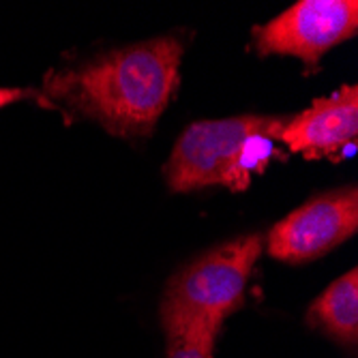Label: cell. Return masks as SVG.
Returning <instances> with one entry per match:
<instances>
[{
	"mask_svg": "<svg viewBox=\"0 0 358 358\" xmlns=\"http://www.w3.org/2000/svg\"><path fill=\"white\" fill-rule=\"evenodd\" d=\"M182 54L185 45L176 37L150 39L50 71L43 90L112 136H148L178 88Z\"/></svg>",
	"mask_w": 358,
	"mask_h": 358,
	"instance_id": "cell-1",
	"label": "cell"
},
{
	"mask_svg": "<svg viewBox=\"0 0 358 358\" xmlns=\"http://www.w3.org/2000/svg\"><path fill=\"white\" fill-rule=\"evenodd\" d=\"M262 249V234H245L202 253L170 279L159 307L168 345L213 354L225 320L245 305L247 283Z\"/></svg>",
	"mask_w": 358,
	"mask_h": 358,
	"instance_id": "cell-2",
	"label": "cell"
},
{
	"mask_svg": "<svg viewBox=\"0 0 358 358\" xmlns=\"http://www.w3.org/2000/svg\"><path fill=\"white\" fill-rule=\"evenodd\" d=\"M289 116L245 114L223 120H202L189 124L164 168L168 187L174 193H189L213 185H225L247 138L279 134Z\"/></svg>",
	"mask_w": 358,
	"mask_h": 358,
	"instance_id": "cell-3",
	"label": "cell"
},
{
	"mask_svg": "<svg viewBox=\"0 0 358 358\" xmlns=\"http://www.w3.org/2000/svg\"><path fill=\"white\" fill-rule=\"evenodd\" d=\"M358 32L356 0H299L281 15L251 30L259 56H294L307 67Z\"/></svg>",
	"mask_w": 358,
	"mask_h": 358,
	"instance_id": "cell-4",
	"label": "cell"
},
{
	"mask_svg": "<svg viewBox=\"0 0 358 358\" xmlns=\"http://www.w3.org/2000/svg\"><path fill=\"white\" fill-rule=\"evenodd\" d=\"M358 230V189L341 187L292 210L266 236L271 257L285 264H305L331 253Z\"/></svg>",
	"mask_w": 358,
	"mask_h": 358,
	"instance_id": "cell-5",
	"label": "cell"
},
{
	"mask_svg": "<svg viewBox=\"0 0 358 358\" xmlns=\"http://www.w3.org/2000/svg\"><path fill=\"white\" fill-rule=\"evenodd\" d=\"M358 138V88L341 86L331 96L315 99L307 110L289 116L279 142L311 159H337Z\"/></svg>",
	"mask_w": 358,
	"mask_h": 358,
	"instance_id": "cell-6",
	"label": "cell"
},
{
	"mask_svg": "<svg viewBox=\"0 0 358 358\" xmlns=\"http://www.w3.org/2000/svg\"><path fill=\"white\" fill-rule=\"evenodd\" d=\"M307 324L335 343L354 350L358 343V271L335 279L309 305Z\"/></svg>",
	"mask_w": 358,
	"mask_h": 358,
	"instance_id": "cell-7",
	"label": "cell"
},
{
	"mask_svg": "<svg viewBox=\"0 0 358 358\" xmlns=\"http://www.w3.org/2000/svg\"><path fill=\"white\" fill-rule=\"evenodd\" d=\"M275 140L277 138H273L268 134H257V136L247 138L230 176H227L225 187H230L232 191H245L249 187L251 178L259 172H264L268 161L275 157V152H277Z\"/></svg>",
	"mask_w": 358,
	"mask_h": 358,
	"instance_id": "cell-8",
	"label": "cell"
},
{
	"mask_svg": "<svg viewBox=\"0 0 358 358\" xmlns=\"http://www.w3.org/2000/svg\"><path fill=\"white\" fill-rule=\"evenodd\" d=\"M26 99H39L41 103H45L41 92L32 90V88H0V110L11 103H17V101H26Z\"/></svg>",
	"mask_w": 358,
	"mask_h": 358,
	"instance_id": "cell-9",
	"label": "cell"
},
{
	"mask_svg": "<svg viewBox=\"0 0 358 358\" xmlns=\"http://www.w3.org/2000/svg\"><path fill=\"white\" fill-rule=\"evenodd\" d=\"M166 358H213V354L191 345H168Z\"/></svg>",
	"mask_w": 358,
	"mask_h": 358,
	"instance_id": "cell-10",
	"label": "cell"
}]
</instances>
